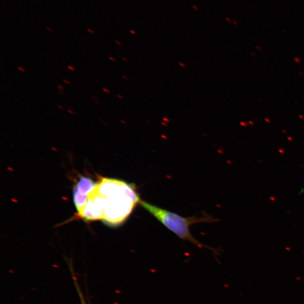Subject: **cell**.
Here are the masks:
<instances>
[{
  "label": "cell",
  "mask_w": 304,
  "mask_h": 304,
  "mask_svg": "<svg viewBox=\"0 0 304 304\" xmlns=\"http://www.w3.org/2000/svg\"><path fill=\"white\" fill-rule=\"evenodd\" d=\"M141 200L134 184L103 178L87 194L84 207L77 214L85 220H102L116 227L125 222Z\"/></svg>",
  "instance_id": "cell-1"
},
{
  "label": "cell",
  "mask_w": 304,
  "mask_h": 304,
  "mask_svg": "<svg viewBox=\"0 0 304 304\" xmlns=\"http://www.w3.org/2000/svg\"><path fill=\"white\" fill-rule=\"evenodd\" d=\"M140 205L144 209L147 211L154 218L180 239L187 241L199 248L209 249L212 251L214 254H218L217 250L200 243L199 241L194 238L190 230V226L193 224L202 223H211L217 221V220L212 216L205 214L201 216H193L192 217L184 218L177 214L170 212L168 210L144 201L143 200H141Z\"/></svg>",
  "instance_id": "cell-2"
},
{
  "label": "cell",
  "mask_w": 304,
  "mask_h": 304,
  "mask_svg": "<svg viewBox=\"0 0 304 304\" xmlns=\"http://www.w3.org/2000/svg\"><path fill=\"white\" fill-rule=\"evenodd\" d=\"M96 182L91 179L82 177L74 189V201L77 213L85 204L87 194L94 188Z\"/></svg>",
  "instance_id": "cell-3"
},
{
  "label": "cell",
  "mask_w": 304,
  "mask_h": 304,
  "mask_svg": "<svg viewBox=\"0 0 304 304\" xmlns=\"http://www.w3.org/2000/svg\"><path fill=\"white\" fill-rule=\"evenodd\" d=\"M76 287L77 288V292L79 293V296L80 298V300L81 301V304H88L87 303L86 301L85 300V298L84 297L83 293H82V291L80 290L78 283H76L75 284Z\"/></svg>",
  "instance_id": "cell-4"
},
{
  "label": "cell",
  "mask_w": 304,
  "mask_h": 304,
  "mask_svg": "<svg viewBox=\"0 0 304 304\" xmlns=\"http://www.w3.org/2000/svg\"><path fill=\"white\" fill-rule=\"evenodd\" d=\"M87 31L89 33H90L91 35H94L95 32L93 30H92V29L90 28H87Z\"/></svg>",
  "instance_id": "cell-5"
},
{
  "label": "cell",
  "mask_w": 304,
  "mask_h": 304,
  "mask_svg": "<svg viewBox=\"0 0 304 304\" xmlns=\"http://www.w3.org/2000/svg\"><path fill=\"white\" fill-rule=\"evenodd\" d=\"M57 87H58V89L59 90V91H63L64 90L63 86H61V85H58Z\"/></svg>",
  "instance_id": "cell-6"
},
{
  "label": "cell",
  "mask_w": 304,
  "mask_h": 304,
  "mask_svg": "<svg viewBox=\"0 0 304 304\" xmlns=\"http://www.w3.org/2000/svg\"><path fill=\"white\" fill-rule=\"evenodd\" d=\"M18 70L22 72H26V71H25V70L24 68L22 67V66H18Z\"/></svg>",
  "instance_id": "cell-7"
},
{
  "label": "cell",
  "mask_w": 304,
  "mask_h": 304,
  "mask_svg": "<svg viewBox=\"0 0 304 304\" xmlns=\"http://www.w3.org/2000/svg\"><path fill=\"white\" fill-rule=\"evenodd\" d=\"M103 91H104L105 92H106V93H108V94L111 93L110 90H108L106 88H103Z\"/></svg>",
  "instance_id": "cell-8"
},
{
  "label": "cell",
  "mask_w": 304,
  "mask_h": 304,
  "mask_svg": "<svg viewBox=\"0 0 304 304\" xmlns=\"http://www.w3.org/2000/svg\"><path fill=\"white\" fill-rule=\"evenodd\" d=\"M67 67H68V69H69L70 70H71V71H75V69L74 67V66H72V65H69V66H67Z\"/></svg>",
  "instance_id": "cell-9"
},
{
  "label": "cell",
  "mask_w": 304,
  "mask_h": 304,
  "mask_svg": "<svg viewBox=\"0 0 304 304\" xmlns=\"http://www.w3.org/2000/svg\"><path fill=\"white\" fill-rule=\"evenodd\" d=\"M46 29L48 30L50 32H53V30L51 29L50 27H46Z\"/></svg>",
  "instance_id": "cell-10"
},
{
  "label": "cell",
  "mask_w": 304,
  "mask_h": 304,
  "mask_svg": "<svg viewBox=\"0 0 304 304\" xmlns=\"http://www.w3.org/2000/svg\"><path fill=\"white\" fill-rule=\"evenodd\" d=\"M109 59L112 61H114V62H116V59L115 58H113V56H110Z\"/></svg>",
  "instance_id": "cell-11"
},
{
  "label": "cell",
  "mask_w": 304,
  "mask_h": 304,
  "mask_svg": "<svg viewBox=\"0 0 304 304\" xmlns=\"http://www.w3.org/2000/svg\"><path fill=\"white\" fill-rule=\"evenodd\" d=\"M63 82H64L65 84H68V85H71V82L70 81H69L67 80H64Z\"/></svg>",
  "instance_id": "cell-12"
},
{
  "label": "cell",
  "mask_w": 304,
  "mask_h": 304,
  "mask_svg": "<svg viewBox=\"0 0 304 304\" xmlns=\"http://www.w3.org/2000/svg\"><path fill=\"white\" fill-rule=\"evenodd\" d=\"M67 112H68L69 113H71V114H72V115H75V113L74 112V111H72V110H67Z\"/></svg>",
  "instance_id": "cell-13"
},
{
  "label": "cell",
  "mask_w": 304,
  "mask_h": 304,
  "mask_svg": "<svg viewBox=\"0 0 304 304\" xmlns=\"http://www.w3.org/2000/svg\"><path fill=\"white\" fill-rule=\"evenodd\" d=\"M98 120L103 123H104L106 125H107V126L109 125V123H108L107 122H106L105 121H103L102 119H98Z\"/></svg>",
  "instance_id": "cell-14"
},
{
  "label": "cell",
  "mask_w": 304,
  "mask_h": 304,
  "mask_svg": "<svg viewBox=\"0 0 304 304\" xmlns=\"http://www.w3.org/2000/svg\"><path fill=\"white\" fill-rule=\"evenodd\" d=\"M115 43H116L117 45H120V46H122V43L120 42V41H117V40H116V41H115Z\"/></svg>",
  "instance_id": "cell-15"
},
{
  "label": "cell",
  "mask_w": 304,
  "mask_h": 304,
  "mask_svg": "<svg viewBox=\"0 0 304 304\" xmlns=\"http://www.w3.org/2000/svg\"><path fill=\"white\" fill-rule=\"evenodd\" d=\"M91 98H92V99H94V100H95V101H97V100H98V98H97V97H96V96H91Z\"/></svg>",
  "instance_id": "cell-16"
},
{
  "label": "cell",
  "mask_w": 304,
  "mask_h": 304,
  "mask_svg": "<svg viewBox=\"0 0 304 304\" xmlns=\"http://www.w3.org/2000/svg\"><path fill=\"white\" fill-rule=\"evenodd\" d=\"M117 97H118V98H120L121 99H124V97H123V96H122V95H117Z\"/></svg>",
  "instance_id": "cell-17"
},
{
  "label": "cell",
  "mask_w": 304,
  "mask_h": 304,
  "mask_svg": "<svg viewBox=\"0 0 304 304\" xmlns=\"http://www.w3.org/2000/svg\"><path fill=\"white\" fill-rule=\"evenodd\" d=\"M58 108H59V109L62 110L64 109V108L63 106H59L58 105Z\"/></svg>",
  "instance_id": "cell-18"
},
{
  "label": "cell",
  "mask_w": 304,
  "mask_h": 304,
  "mask_svg": "<svg viewBox=\"0 0 304 304\" xmlns=\"http://www.w3.org/2000/svg\"><path fill=\"white\" fill-rule=\"evenodd\" d=\"M122 78H123V79L127 80H128V77H127V76H124V75H123V76H122Z\"/></svg>",
  "instance_id": "cell-19"
},
{
  "label": "cell",
  "mask_w": 304,
  "mask_h": 304,
  "mask_svg": "<svg viewBox=\"0 0 304 304\" xmlns=\"http://www.w3.org/2000/svg\"><path fill=\"white\" fill-rule=\"evenodd\" d=\"M122 59L123 61H126V62H128V60L127 59H126L125 58H124V57H123V58H122Z\"/></svg>",
  "instance_id": "cell-20"
},
{
  "label": "cell",
  "mask_w": 304,
  "mask_h": 304,
  "mask_svg": "<svg viewBox=\"0 0 304 304\" xmlns=\"http://www.w3.org/2000/svg\"><path fill=\"white\" fill-rule=\"evenodd\" d=\"M95 104L97 105H98V106H100L101 105L100 103L98 102H97V101H95Z\"/></svg>",
  "instance_id": "cell-21"
},
{
  "label": "cell",
  "mask_w": 304,
  "mask_h": 304,
  "mask_svg": "<svg viewBox=\"0 0 304 304\" xmlns=\"http://www.w3.org/2000/svg\"><path fill=\"white\" fill-rule=\"evenodd\" d=\"M163 119L164 121H166L167 122H169L170 121V120H168V118H163Z\"/></svg>",
  "instance_id": "cell-22"
},
{
  "label": "cell",
  "mask_w": 304,
  "mask_h": 304,
  "mask_svg": "<svg viewBox=\"0 0 304 304\" xmlns=\"http://www.w3.org/2000/svg\"><path fill=\"white\" fill-rule=\"evenodd\" d=\"M120 122L122 123H123V124H126V122L123 121V120H121Z\"/></svg>",
  "instance_id": "cell-23"
},
{
  "label": "cell",
  "mask_w": 304,
  "mask_h": 304,
  "mask_svg": "<svg viewBox=\"0 0 304 304\" xmlns=\"http://www.w3.org/2000/svg\"><path fill=\"white\" fill-rule=\"evenodd\" d=\"M59 92L60 94H62V95L64 94V92H63V91H59Z\"/></svg>",
  "instance_id": "cell-24"
},
{
  "label": "cell",
  "mask_w": 304,
  "mask_h": 304,
  "mask_svg": "<svg viewBox=\"0 0 304 304\" xmlns=\"http://www.w3.org/2000/svg\"><path fill=\"white\" fill-rule=\"evenodd\" d=\"M179 64L181 65V66H183V67H185V65H184V64H182V63H180Z\"/></svg>",
  "instance_id": "cell-25"
},
{
  "label": "cell",
  "mask_w": 304,
  "mask_h": 304,
  "mask_svg": "<svg viewBox=\"0 0 304 304\" xmlns=\"http://www.w3.org/2000/svg\"><path fill=\"white\" fill-rule=\"evenodd\" d=\"M3 87H4V88L5 89H6V90H8V89L7 88V87L3 86Z\"/></svg>",
  "instance_id": "cell-26"
},
{
  "label": "cell",
  "mask_w": 304,
  "mask_h": 304,
  "mask_svg": "<svg viewBox=\"0 0 304 304\" xmlns=\"http://www.w3.org/2000/svg\"><path fill=\"white\" fill-rule=\"evenodd\" d=\"M58 1H59L60 3H63L62 0H58Z\"/></svg>",
  "instance_id": "cell-27"
}]
</instances>
